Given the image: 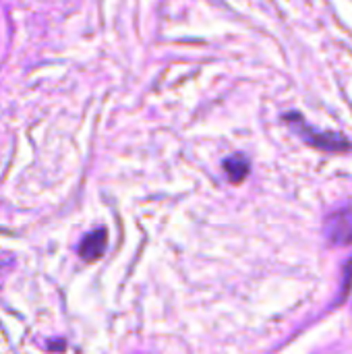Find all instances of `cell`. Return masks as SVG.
<instances>
[{
  "label": "cell",
  "mask_w": 352,
  "mask_h": 354,
  "mask_svg": "<svg viewBox=\"0 0 352 354\" xmlns=\"http://www.w3.org/2000/svg\"><path fill=\"white\" fill-rule=\"evenodd\" d=\"M286 124L303 139L307 141L309 145L317 147V149H324V151H349L351 149V143L346 137L338 135V133H324V131H315L313 127H309L305 122V118L297 112H290L284 116Z\"/></svg>",
  "instance_id": "cell-1"
},
{
  "label": "cell",
  "mask_w": 352,
  "mask_h": 354,
  "mask_svg": "<svg viewBox=\"0 0 352 354\" xmlns=\"http://www.w3.org/2000/svg\"><path fill=\"white\" fill-rule=\"evenodd\" d=\"M326 234L332 245H351L352 243V207H342L328 218Z\"/></svg>",
  "instance_id": "cell-2"
},
{
  "label": "cell",
  "mask_w": 352,
  "mask_h": 354,
  "mask_svg": "<svg viewBox=\"0 0 352 354\" xmlns=\"http://www.w3.org/2000/svg\"><path fill=\"white\" fill-rule=\"evenodd\" d=\"M108 247V232L106 228H95L89 234H85V239L79 245V255L83 261H95L104 255Z\"/></svg>",
  "instance_id": "cell-3"
},
{
  "label": "cell",
  "mask_w": 352,
  "mask_h": 354,
  "mask_svg": "<svg viewBox=\"0 0 352 354\" xmlns=\"http://www.w3.org/2000/svg\"><path fill=\"white\" fill-rule=\"evenodd\" d=\"M249 160L245 156H232L224 162V170L230 178V183H243L249 174Z\"/></svg>",
  "instance_id": "cell-4"
},
{
  "label": "cell",
  "mask_w": 352,
  "mask_h": 354,
  "mask_svg": "<svg viewBox=\"0 0 352 354\" xmlns=\"http://www.w3.org/2000/svg\"><path fill=\"white\" fill-rule=\"evenodd\" d=\"M351 286H352V259H351V263L346 266V274H344V284H342V297H346V295H349Z\"/></svg>",
  "instance_id": "cell-5"
}]
</instances>
